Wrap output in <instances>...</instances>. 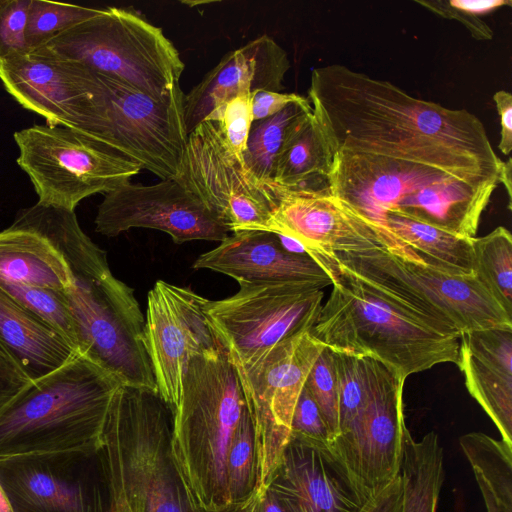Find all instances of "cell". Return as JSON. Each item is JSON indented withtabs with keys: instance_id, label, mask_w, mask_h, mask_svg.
I'll return each instance as SVG.
<instances>
[{
	"instance_id": "26",
	"label": "cell",
	"mask_w": 512,
	"mask_h": 512,
	"mask_svg": "<svg viewBox=\"0 0 512 512\" xmlns=\"http://www.w3.org/2000/svg\"><path fill=\"white\" fill-rule=\"evenodd\" d=\"M41 234L68 266L74 282L100 279L111 273L106 252L81 229L75 211L39 203L16 217Z\"/></svg>"
},
{
	"instance_id": "15",
	"label": "cell",
	"mask_w": 512,
	"mask_h": 512,
	"mask_svg": "<svg viewBox=\"0 0 512 512\" xmlns=\"http://www.w3.org/2000/svg\"><path fill=\"white\" fill-rule=\"evenodd\" d=\"M365 399L349 436L330 445L349 473L372 498L398 475L405 428L402 393L405 378L396 370L362 357Z\"/></svg>"
},
{
	"instance_id": "9",
	"label": "cell",
	"mask_w": 512,
	"mask_h": 512,
	"mask_svg": "<svg viewBox=\"0 0 512 512\" xmlns=\"http://www.w3.org/2000/svg\"><path fill=\"white\" fill-rule=\"evenodd\" d=\"M17 164L37 203L75 211L85 198L130 182L142 167L107 144L64 126L34 124L14 133Z\"/></svg>"
},
{
	"instance_id": "14",
	"label": "cell",
	"mask_w": 512,
	"mask_h": 512,
	"mask_svg": "<svg viewBox=\"0 0 512 512\" xmlns=\"http://www.w3.org/2000/svg\"><path fill=\"white\" fill-rule=\"evenodd\" d=\"M100 450L1 458L0 487L11 511L109 512Z\"/></svg>"
},
{
	"instance_id": "17",
	"label": "cell",
	"mask_w": 512,
	"mask_h": 512,
	"mask_svg": "<svg viewBox=\"0 0 512 512\" xmlns=\"http://www.w3.org/2000/svg\"><path fill=\"white\" fill-rule=\"evenodd\" d=\"M265 184L276 202L267 231L296 240L306 253L385 248L418 261L403 242L351 211L327 186L315 189L309 185L285 187L273 181Z\"/></svg>"
},
{
	"instance_id": "11",
	"label": "cell",
	"mask_w": 512,
	"mask_h": 512,
	"mask_svg": "<svg viewBox=\"0 0 512 512\" xmlns=\"http://www.w3.org/2000/svg\"><path fill=\"white\" fill-rule=\"evenodd\" d=\"M325 345L310 330L274 346L249 366H235L254 427L257 485L263 498L291 435L293 412L307 376Z\"/></svg>"
},
{
	"instance_id": "42",
	"label": "cell",
	"mask_w": 512,
	"mask_h": 512,
	"mask_svg": "<svg viewBox=\"0 0 512 512\" xmlns=\"http://www.w3.org/2000/svg\"><path fill=\"white\" fill-rule=\"evenodd\" d=\"M30 382L0 345V410Z\"/></svg>"
},
{
	"instance_id": "1",
	"label": "cell",
	"mask_w": 512,
	"mask_h": 512,
	"mask_svg": "<svg viewBox=\"0 0 512 512\" xmlns=\"http://www.w3.org/2000/svg\"><path fill=\"white\" fill-rule=\"evenodd\" d=\"M308 100L327 150L384 155L428 165L496 189L503 161L481 120L331 64L311 73Z\"/></svg>"
},
{
	"instance_id": "46",
	"label": "cell",
	"mask_w": 512,
	"mask_h": 512,
	"mask_svg": "<svg viewBox=\"0 0 512 512\" xmlns=\"http://www.w3.org/2000/svg\"><path fill=\"white\" fill-rule=\"evenodd\" d=\"M449 4L477 17L489 14L502 6H511V0H451Z\"/></svg>"
},
{
	"instance_id": "25",
	"label": "cell",
	"mask_w": 512,
	"mask_h": 512,
	"mask_svg": "<svg viewBox=\"0 0 512 512\" xmlns=\"http://www.w3.org/2000/svg\"><path fill=\"white\" fill-rule=\"evenodd\" d=\"M0 278L60 290L74 283L68 266L50 243L17 218L0 231Z\"/></svg>"
},
{
	"instance_id": "35",
	"label": "cell",
	"mask_w": 512,
	"mask_h": 512,
	"mask_svg": "<svg viewBox=\"0 0 512 512\" xmlns=\"http://www.w3.org/2000/svg\"><path fill=\"white\" fill-rule=\"evenodd\" d=\"M100 8H90L45 0H31L26 40L34 51L57 35L99 14Z\"/></svg>"
},
{
	"instance_id": "5",
	"label": "cell",
	"mask_w": 512,
	"mask_h": 512,
	"mask_svg": "<svg viewBox=\"0 0 512 512\" xmlns=\"http://www.w3.org/2000/svg\"><path fill=\"white\" fill-rule=\"evenodd\" d=\"M113 375L77 354L31 381L0 410V459L61 451H99Z\"/></svg>"
},
{
	"instance_id": "41",
	"label": "cell",
	"mask_w": 512,
	"mask_h": 512,
	"mask_svg": "<svg viewBox=\"0 0 512 512\" xmlns=\"http://www.w3.org/2000/svg\"><path fill=\"white\" fill-rule=\"evenodd\" d=\"M415 2L433 13L446 18L454 19L462 23L477 40H491L493 31L481 17L474 16L460 9H457L445 0L419 1Z\"/></svg>"
},
{
	"instance_id": "16",
	"label": "cell",
	"mask_w": 512,
	"mask_h": 512,
	"mask_svg": "<svg viewBox=\"0 0 512 512\" xmlns=\"http://www.w3.org/2000/svg\"><path fill=\"white\" fill-rule=\"evenodd\" d=\"M207 300L163 280L156 281L147 295L145 346L157 391L171 411L180 400L189 360L224 349L206 318Z\"/></svg>"
},
{
	"instance_id": "43",
	"label": "cell",
	"mask_w": 512,
	"mask_h": 512,
	"mask_svg": "<svg viewBox=\"0 0 512 512\" xmlns=\"http://www.w3.org/2000/svg\"><path fill=\"white\" fill-rule=\"evenodd\" d=\"M307 97L296 93H282L259 90L252 96L253 121L262 120L277 114L292 103L304 102Z\"/></svg>"
},
{
	"instance_id": "23",
	"label": "cell",
	"mask_w": 512,
	"mask_h": 512,
	"mask_svg": "<svg viewBox=\"0 0 512 512\" xmlns=\"http://www.w3.org/2000/svg\"><path fill=\"white\" fill-rule=\"evenodd\" d=\"M457 365L470 395L512 445V327L462 333Z\"/></svg>"
},
{
	"instance_id": "6",
	"label": "cell",
	"mask_w": 512,
	"mask_h": 512,
	"mask_svg": "<svg viewBox=\"0 0 512 512\" xmlns=\"http://www.w3.org/2000/svg\"><path fill=\"white\" fill-rule=\"evenodd\" d=\"M172 411L156 390L121 385L103 431L109 512H194L170 449Z\"/></svg>"
},
{
	"instance_id": "20",
	"label": "cell",
	"mask_w": 512,
	"mask_h": 512,
	"mask_svg": "<svg viewBox=\"0 0 512 512\" xmlns=\"http://www.w3.org/2000/svg\"><path fill=\"white\" fill-rule=\"evenodd\" d=\"M267 490L286 512H360L371 499L330 444L293 434Z\"/></svg>"
},
{
	"instance_id": "24",
	"label": "cell",
	"mask_w": 512,
	"mask_h": 512,
	"mask_svg": "<svg viewBox=\"0 0 512 512\" xmlns=\"http://www.w3.org/2000/svg\"><path fill=\"white\" fill-rule=\"evenodd\" d=\"M0 345L30 381L58 370L78 354L59 332L1 287Z\"/></svg>"
},
{
	"instance_id": "39",
	"label": "cell",
	"mask_w": 512,
	"mask_h": 512,
	"mask_svg": "<svg viewBox=\"0 0 512 512\" xmlns=\"http://www.w3.org/2000/svg\"><path fill=\"white\" fill-rule=\"evenodd\" d=\"M31 0H0V60L28 52L26 29Z\"/></svg>"
},
{
	"instance_id": "19",
	"label": "cell",
	"mask_w": 512,
	"mask_h": 512,
	"mask_svg": "<svg viewBox=\"0 0 512 512\" xmlns=\"http://www.w3.org/2000/svg\"><path fill=\"white\" fill-rule=\"evenodd\" d=\"M0 81L25 109L50 126L88 135L98 88V73L43 48L0 60Z\"/></svg>"
},
{
	"instance_id": "44",
	"label": "cell",
	"mask_w": 512,
	"mask_h": 512,
	"mask_svg": "<svg viewBox=\"0 0 512 512\" xmlns=\"http://www.w3.org/2000/svg\"><path fill=\"white\" fill-rule=\"evenodd\" d=\"M403 488L398 475L381 492L372 497L360 512H401Z\"/></svg>"
},
{
	"instance_id": "29",
	"label": "cell",
	"mask_w": 512,
	"mask_h": 512,
	"mask_svg": "<svg viewBox=\"0 0 512 512\" xmlns=\"http://www.w3.org/2000/svg\"><path fill=\"white\" fill-rule=\"evenodd\" d=\"M459 444L473 470L487 512H512V445L482 432L461 436Z\"/></svg>"
},
{
	"instance_id": "31",
	"label": "cell",
	"mask_w": 512,
	"mask_h": 512,
	"mask_svg": "<svg viewBox=\"0 0 512 512\" xmlns=\"http://www.w3.org/2000/svg\"><path fill=\"white\" fill-rule=\"evenodd\" d=\"M473 274L499 305L512 316V236L499 226L473 238Z\"/></svg>"
},
{
	"instance_id": "32",
	"label": "cell",
	"mask_w": 512,
	"mask_h": 512,
	"mask_svg": "<svg viewBox=\"0 0 512 512\" xmlns=\"http://www.w3.org/2000/svg\"><path fill=\"white\" fill-rule=\"evenodd\" d=\"M310 110L307 98L304 102L288 105L273 116L252 122L243 160L258 180L263 183L273 180L276 160L291 125Z\"/></svg>"
},
{
	"instance_id": "49",
	"label": "cell",
	"mask_w": 512,
	"mask_h": 512,
	"mask_svg": "<svg viewBox=\"0 0 512 512\" xmlns=\"http://www.w3.org/2000/svg\"><path fill=\"white\" fill-rule=\"evenodd\" d=\"M0 512H12L1 487H0Z\"/></svg>"
},
{
	"instance_id": "36",
	"label": "cell",
	"mask_w": 512,
	"mask_h": 512,
	"mask_svg": "<svg viewBox=\"0 0 512 512\" xmlns=\"http://www.w3.org/2000/svg\"><path fill=\"white\" fill-rule=\"evenodd\" d=\"M334 363L339 429L334 441H337L351 434L360 417L365 399V380L362 357L334 351Z\"/></svg>"
},
{
	"instance_id": "21",
	"label": "cell",
	"mask_w": 512,
	"mask_h": 512,
	"mask_svg": "<svg viewBox=\"0 0 512 512\" xmlns=\"http://www.w3.org/2000/svg\"><path fill=\"white\" fill-rule=\"evenodd\" d=\"M195 269H209L239 285H332L326 271L307 253H293L270 231L234 232L214 249L201 254Z\"/></svg>"
},
{
	"instance_id": "13",
	"label": "cell",
	"mask_w": 512,
	"mask_h": 512,
	"mask_svg": "<svg viewBox=\"0 0 512 512\" xmlns=\"http://www.w3.org/2000/svg\"><path fill=\"white\" fill-rule=\"evenodd\" d=\"M177 180L198 196L231 233L267 231L275 199L230 148L216 121L205 118L188 134Z\"/></svg>"
},
{
	"instance_id": "27",
	"label": "cell",
	"mask_w": 512,
	"mask_h": 512,
	"mask_svg": "<svg viewBox=\"0 0 512 512\" xmlns=\"http://www.w3.org/2000/svg\"><path fill=\"white\" fill-rule=\"evenodd\" d=\"M382 227L403 242L420 263L452 275H474L473 238L459 236L397 213H387Z\"/></svg>"
},
{
	"instance_id": "2",
	"label": "cell",
	"mask_w": 512,
	"mask_h": 512,
	"mask_svg": "<svg viewBox=\"0 0 512 512\" xmlns=\"http://www.w3.org/2000/svg\"><path fill=\"white\" fill-rule=\"evenodd\" d=\"M329 275L332 289L311 334L330 349L370 357L403 378L446 362L457 364L459 338L398 297L338 266L321 252H307Z\"/></svg>"
},
{
	"instance_id": "12",
	"label": "cell",
	"mask_w": 512,
	"mask_h": 512,
	"mask_svg": "<svg viewBox=\"0 0 512 512\" xmlns=\"http://www.w3.org/2000/svg\"><path fill=\"white\" fill-rule=\"evenodd\" d=\"M207 300L206 318L235 366H249L283 340L314 325L324 292L309 285H239Z\"/></svg>"
},
{
	"instance_id": "50",
	"label": "cell",
	"mask_w": 512,
	"mask_h": 512,
	"mask_svg": "<svg viewBox=\"0 0 512 512\" xmlns=\"http://www.w3.org/2000/svg\"><path fill=\"white\" fill-rule=\"evenodd\" d=\"M246 509H242V508H230L228 510H225V511H222V512H246ZM197 512H201V511H197Z\"/></svg>"
},
{
	"instance_id": "10",
	"label": "cell",
	"mask_w": 512,
	"mask_h": 512,
	"mask_svg": "<svg viewBox=\"0 0 512 512\" xmlns=\"http://www.w3.org/2000/svg\"><path fill=\"white\" fill-rule=\"evenodd\" d=\"M64 292L76 327L77 353L122 385L157 391L145 346V318L133 289L110 273L76 281Z\"/></svg>"
},
{
	"instance_id": "45",
	"label": "cell",
	"mask_w": 512,
	"mask_h": 512,
	"mask_svg": "<svg viewBox=\"0 0 512 512\" xmlns=\"http://www.w3.org/2000/svg\"><path fill=\"white\" fill-rule=\"evenodd\" d=\"M499 117H500V142L499 150L504 155L512 151V95L508 91L500 90L493 95Z\"/></svg>"
},
{
	"instance_id": "30",
	"label": "cell",
	"mask_w": 512,
	"mask_h": 512,
	"mask_svg": "<svg viewBox=\"0 0 512 512\" xmlns=\"http://www.w3.org/2000/svg\"><path fill=\"white\" fill-rule=\"evenodd\" d=\"M329 169L330 156L311 108L291 125L272 181L285 187L303 186L315 177L326 179Z\"/></svg>"
},
{
	"instance_id": "8",
	"label": "cell",
	"mask_w": 512,
	"mask_h": 512,
	"mask_svg": "<svg viewBox=\"0 0 512 512\" xmlns=\"http://www.w3.org/2000/svg\"><path fill=\"white\" fill-rule=\"evenodd\" d=\"M321 253L398 297L447 336L459 338L474 330L512 327V316L474 275L448 274L385 248Z\"/></svg>"
},
{
	"instance_id": "7",
	"label": "cell",
	"mask_w": 512,
	"mask_h": 512,
	"mask_svg": "<svg viewBox=\"0 0 512 512\" xmlns=\"http://www.w3.org/2000/svg\"><path fill=\"white\" fill-rule=\"evenodd\" d=\"M43 48L161 100L176 86L184 62L161 28L131 10L106 7Z\"/></svg>"
},
{
	"instance_id": "37",
	"label": "cell",
	"mask_w": 512,
	"mask_h": 512,
	"mask_svg": "<svg viewBox=\"0 0 512 512\" xmlns=\"http://www.w3.org/2000/svg\"><path fill=\"white\" fill-rule=\"evenodd\" d=\"M305 387L318 405L332 436H338V397L334 351L325 346L314 362ZM331 442V443H332Z\"/></svg>"
},
{
	"instance_id": "3",
	"label": "cell",
	"mask_w": 512,
	"mask_h": 512,
	"mask_svg": "<svg viewBox=\"0 0 512 512\" xmlns=\"http://www.w3.org/2000/svg\"><path fill=\"white\" fill-rule=\"evenodd\" d=\"M328 153L329 192L386 233L389 232L382 227L384 216L397 213L474 238L495 190L408 160L343 149H331Z\"/></svg>"
},
{
	"instance_id": "38",
	"label": "cell",
	"mask_w": 512,
	"mask_h": 512,
	"mask_svg": "<svg viewBox=\"0 0 512 512\" xmlns=\"http://www.w3.org/2000/svg\"><path fill=\"white\" fill-rule=\"evenodd\" d=\"M251 93L237 95L216 107L206 118L214 120L234 153L243 159L253 122Z\"/></svg>"
},
{
	"instance_id": "34",
	"label": "cell",
	"mask_w": 512,
	"mask_h": 512,
	"mask_svg": "<svg viewBox=\"0 0 512 512\" xmlns=\"http://www.w3.org/2000/svg\"><path fill=\"white\" fill-rule=\"evenodd\" d=\"M0 287L59 332L77 352V332L64 290L26 285L0 278Z\"/></svg>"
},
{
	"instance_id": "28",
	"label": "cell",
	"mask_w": 512,
	"mask_h": 512,
	"mask_svg": "<svg viewBox=\"0 0 512 512\" xmlns=\"http://www.w3.org/2000/svg\"><path fill=\"white\" fill-rule=\"evenodd\" d=\"M399 476L403 488L401 512H436L444 469L443 449L435 432L416 441L405 426Z\"/></svg>"
},
{
	"instance_id": "18",
	"label": "cell",
	"mask_w": 512,
	"mask_h": 512,
	"mask_svg": "<svg viewBox=\"0 0 512 512\" xmlns=\"http://www.w3.org/2000/svg\"><path fill=\"white\" fill-rule=\"evenodd\" d=\"M131 228L167 233L175 244L223 241L229 228L177 179L152 185L127 182L104 194L95 218L96 232L115 237Z\"/></svg>"
},
{
	"instance_id": "40",
	"label": "cell",
	"mask_w": 512,
	"mask_h": 512,
	"mask_svg": "<svg viewBox=\"0 0 512 512\" xmlns=\"http://www.w3.org/2000/svg\"><path fill=\"white\" fill-rule=\"evenodd\" d=\"M291 434L328 444L332 442L323 415L305 385L293 412Z\"/></svg>"
},
{
	"instance_id": "48",
	"label": "cell",
	"mask_w": 512,
	"mask_h": 512,
	"mask_svg": "<svg viewBox=\"0 0 512 512\" xmlns=\"http://www.w3.org/2000/svg\"><path fill=\"white\" fill-rule=\"evenodd\" d=\"M499 183H502L506 189L508 196V209L511 210L512 204V159L503 161L500 171Z\"/></svg>"
},
{
	"instance_id": "33",
	"label": "cell",
	"mask_w": 512,
	"mask_h": 512,
	"mask_svg": "<svg viewBox=\"0 0 512 512\" xmlns=\"http://www.w3.org/2000/svg\"><path fill=\"white\" fill-rule=\"evenodd\" d=\"M227 492L232 508H247L255 497L257 461L254 427L245 408L226 458Z\"/></svg>"
},
{
	"instance_id": "22",
	"label": "cell",
	"mask_w": 512,
	"mask_h": 512,
	"mask_svg": "<svg viewBox=\"0 0 512 512\" xmlns=\"http://www.w3.org/2000/svg\"><path fill=\"white\" fill-rule=\"evenodd\" d=\"M289 69L286 51L268 35L259 36L228 52L185 95L187 134L216 107L237 95L253 94L259 90L281 92Z\"/></svg>"
},
{
	"instance_id": "4",
	"label": "cell",
	"mask_w": 512,
	"mask_h": 512,
	"mask_svg": "<svg viewBox=\"0 0 512 512\" xmlns=\"http://www.w3.org/2000/svg\"><path fill=\"white\" fill-rule=\"evenodd\" d=\"M246 408L235 366L225 349L189 360L172 411L170 449L174 468L194 512L231 507L226 458Z\"/></svg>"
},
{
	"instance_id": "47",
	"label": "cell",
	"mask_w": 512,
	"mask_h": 512,
	"mask_svg": "<svg viewBox=\"0 0 512 512\" xmlns=\"http://www.w3.org/2000/svg\"><path fill=\"white\" fill-rule=\"evenodd\" d=\"M246 512H286L278 499L267 490L264 497L253 499Z\"/></svg>"
}]
</instances>
